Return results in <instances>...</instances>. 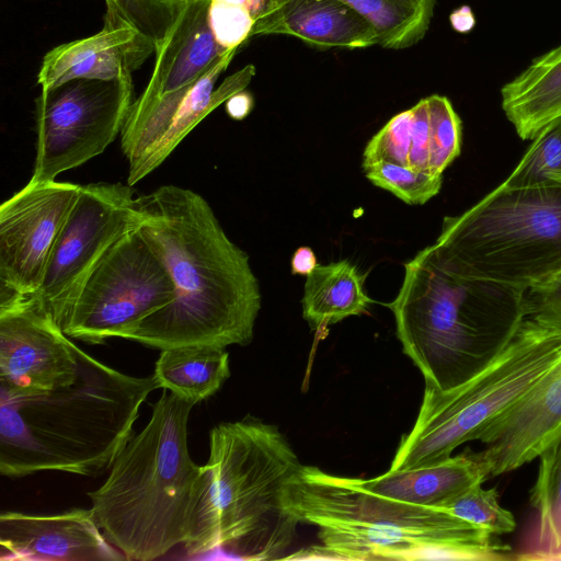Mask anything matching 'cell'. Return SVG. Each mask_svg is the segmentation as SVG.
I'll return each instance as SVG.
<instances>
[{
    "mask_svg": "<svg viewBox=\"0 0 561 561\" xmlns=\"http://www.w3.org/2000/svg\"><path fill=\"white\" fill-rule=\"evenodd\" d=\"M137 205L139 229L168 268L175 297L121 337L161 351L251 343L259 280L208 202L190 188L163 185L138 196Z\"/></svg>",
    "mask_w": 561,
    "mask_h": 561,
    "instance_id": "1",
    "label": "cell"
},
{
    "mask_svg": "<svg viewBox=\"0 0 561 561\" xmlns=\"http://www.w3.org/2000/svg\"><path fill=\"white\" fill-rule=\"evenodd\" d=\"M283 506L298 524L319 528L321 541L283 559L459 560L513 559L493 534L437 507L389 499L360 479L301 465L283 491Z\"/></svg>",
    "mask_w": 561,
    "mask_h": 561,
    "instance_id": "2",
    "label": "cell"
},
{
    "mask_svg": "<svg viewBox=\"0 0 561 561\" xmlns=\"http://www.w3.org/2000/svg\"><path fill=\"white\" fill-rule=\"evenodd\" d=\"M157 388L153 376L126 375L80 348L73 383L32 394L0 390V473L101 474L133 437L140 407Z\"/></svg>",
    "mask_w": 561,
    "mask_h": 561,
    "instance_id": "3",
    "label": "cell"
},
{
    "mask_svg": "<svg viewBox=\"0 0 561 561\" xmlns=\"http://www.w3.org/2000/svg\"><path fill=\"white\" fill-rule=\"evenodd\" d=\"M195 403L163 392L140 433L88 493L106 539L129 561H151L192 537L208 480L188 453L187 423Z\"/></svg>",
    "mask_w": 561,
    "mask_h": 561,
    "instance_id": "4",
    "label": "cell"
},
{
    "mask_svg": "<svg viewBox=\"0 0 561 561\" xmlns=\"http://www.w3.org/2000/svg\"><path fill=\"white\" fill-rule=\"evenodd\" d=\"M525 290L446 268L431 245L404 265L391 309L402 350L425 383L446 391L481 370L523 319Z\"/></svg>",
    "mask_w": 561,
    "mask_h": 561,
    "instance_id": "5",
    "label": "cell"
},
{
    "mask_svg": "<svg viewBox=\"0 0 561 561\" xmlns=\"http://www.w3.org/2000/svg\"><path fill=\"white\" fill-rule=\"evenodd\" d=\"M205 465L207 486L185 554L278 558L298 524L284 510L283 491L301 466L285 436L251 416L220 423L209 433Z\"/></svg>",
    "mask_w": 561,
    "mask_h": 561,
    "instance_id": "6",
    "label": "cell"
},
{
    "mask_svg": "<svg viewBox=\"0 0 561 561\" xmlns=\"http://www.w3.org/2000/svg\"><path fill=\"white\" fill-rule=\"evenodd\" d=\"M431 248L456 274L526 290L561 271V187L502 183L446 216Z\"/></svg>",
    "mask_w": 561,
    "mask_h": 561,
    "instance_id": "7",
    "label": "cell"
},
{
    "mask_svg": "<svg viewBox=\"0 0 561 561\" xmlns=\"http://www.w3.org/2000/svg\"><path fill=\"white\" fill-rule=\"evenodd\" d=\"M560 362L561 324L525 316L505 346L471 378L446 391L425 383L419 415L389 470L436 463L459 445L479 440Z\"/></svg>",
    "mask_w": 561,
    "mask_h": 561,
    "instance_id": "8",
    "label": "cell"
},
{
    "mask_svg": "<svg viewBox=\"0 0 561 561\" xmlns=\"http://www.w3.org/2000/svg\"><path fill=\"white\" fill-rule=\"evenodd\" d=\"M174 297L171 275L138 225L94 268L61 329L70 339L100 344L121 337Z\"/></svg>",
    "mask_w": 561,
    "mask_h": 561,
    "instance_id": "9",
    "label": "cell"
},
{
    "mask_svg": "<svg viewBox=\"0 0 561 561\" xmlns=\"http://www.w3.org/2000/svg\"><path fill=\"white\" fill-rule=\"evenodd\" d=\"M131 77L73 79L42 90L36 105V157L30 180L55 181L101 154L122 133L134 103Z\"/></svg>",
    "mask_w": 561,
    "mask_h": 561,
    "instance_id": "10",
    "label": "cell"
},
{
    "mask_svg": "<svg viewBox=\"0 0 561 561\" xmlns=\"http://www.w3.org/2000/svg\"><path fill=\"white\" fill-rule=\"evenodd\" d=\"M131 185H80L33 296L61 328L83 285L115 242L139 225Z\"/></svg>",
    "mask_w": 561,
    "mask_h": 561,
    "instance_id": "11",
    "label": "cell"
},
{
    "mask_svg": "<svg viewBox=\"0 0 561 561\" xmlns=\"http://www.w3.org/2000/svg\"><path fill=\"white\" fill-rule=\"evenodd\" d=\"M209 0H185L164 38L144 92L130 106L121 133L129 167L162 138L179 106L203 73L224 54L208 22Z\"/></svg>",
    "mask_w": 561,
    "mask_h": 561,
    "instance_id": "12",
    "label": "cell"
},
{
    "mask_svg": "<svg viewBox=\"0 0 561 561\" xmlns=\"http://www.w3.org/2000/svg\"><path fill=\"white\" fill-rule=\"evenodd\" d=\"M79 352L33 295L0 296V390L32 394L73 383Z\"/></svg>",
    "mask_w": 561,
    "mask_h": 561,
    "instance_id": "13",
    "label": "cell"
},
{
    "mask_svg": "<svg viewBox=\"0 0 561 561\" xmlns=\"http://www.w3.org/2000/svg\"><path fill=\"white\" fill-rule=\"evenodd\" d=\"M79 190L69 182L30 180L1 204L0 296L37 291Z\"/></svg>",
    "mask_w": 561,
    "mask_h": 561,
    "instance_id": "14",
    "label": "cell"
},
{
    "mask_svg": "<svg viewBox=\"0 0 561 561\" xmlns=\"http://www.w3.org/2000/svg\"><path fill=\"white\" fill-rule=\"evenodd\" d=\"M560 437L561 362L485 428L474 456L488 480L538 458Z\"/></svg>",
    "mask_w": 561,
    "mask_h": 561,
    "instance_id": "15",
    "label": "cell"
},
{
    "mask_svg": "<svg viewBox=\"0 0 561 561\" xmlns=\"http://www.w3.org/2000/svg\"><path fill=\"white\" fill-rule=\"evenodd\" d=\"M0 560L122 561L125 556L99 527L92 508L57 514L2 512Z\"/></svg>",
    "mask_w": 561,
    "mask_h": 561,
    "instance_id": "16",
    "label": "cell"
},
{
    "mask_svg": "<svg viewBox=\"0 0 561 561\" xmlns=\"http://www.w3.org/2000/svg\"><path fill=\"white\" fill-rule=\"evenodd\" d=\"M154 51L147 36L105 12L100 32L58 45L44 56L37 83L45 90L73 79L119 80L131 77Z\"/></svg>",
    "mask_w": 561,
    "mask_h": 561,
    "instance_id": "17",
    "label": "cell"
},
{
    "mask_svg": "<svg viewBox=\"0 0 561 561\" xmlns=\"http://www.w3.org/2000/svg\"><path fill=\"white\" fill-rule=\"evenodd\" d=\"M260 35L295 36L317 47L379 45L373 24L340 0H286L255 23L252 36Z\"/></svg>",
    "mask_w": 561,
    "mask_h": 561,
    "instance_id": "18",
    "label": "cell"
},
{
    "mask_svg": "<svg viewBox=\"0 0 561 561\" xmlns=\"http://www.w3.org/2000/svg\"><path fill=\"white\" fill-rule=\"evenodd\" d=\"M236 53L237 49H231L220 56L196 81L162 138L141 160L128 168L129 185L133 186L154 171L208 114L248 87L255 75L253 65H247L215 88L217 79L227 69Z\"/></svg>",
    "mask_w": 561,
    "mask_h": 561,
    "instance_id": "19",
    "label": "cell"
},
{
    "mask_svg": "<svg viewBox=\"0 0 561 561\" xmlns=\"http://www.w3.org/2000/svg\"><path fill=\"white\" fill-rule=\"evenodd\" d=\"M474 453L466 450L442 461L410 470H389L374 479H360L376 494L427 507H440L471 485L484 482Z\"/></svg>",
    "mask_w": 561,
    "mask_h": 561,
    "instance_id": "20",
    "label": "cell"
},
{
    "mask_svg": "<svg viewBox=\"0 0 561 561\" xmlns=\"http://www.w3.org/2000/svg\"><path fill=\"white\" fill-rule=\"evenodd\" d=\"M502 108L522 139L561 117V45L537 57L501 89Z\"/></svg>",
    "mask_w": 561,
    "mask_h": 561,
    "instance_id": "21",
    "label": "cell"
},
{
    "mask_svg": "<svg viewBox=\"0 0 561 561\" xmlns=\"http://www.w3.org/2000/svg\"><path fill=\"white\" fill-rule=\"evenodd\" d=\"M365 279L366 275L347 260L318 265L307 276L301 300L302 317L310 329L366 313L373 300L365 290Z\"/></svg>",
    "mask_w": 561,
    "mask_h": 561,
    "instance_id": "22",
    "label": "cell"
},
{
    "mask_svg": "<svg viewBox=\"0 0 561 561\" xmlns=\"http://www.w3.org/2000/svg\"><path fill=\"white\" fill-rule=\"evenodd\" d=\"M531 488L533 520L514 559L561 561V437L539 456Z\"/></svg>",
    "mask_w": 561,
    "mask_h": 561,
    "instance_id": "23",
    "label": "cell"
},
{
    "mask_svg": "<svg viewBox=\"0 0 561 561\" xmlns=\"http://www.w3.org/2000/svg\"><path fill=\"white\" fill-rule=\"evenodd\" d=\"M152 376L159 388L196 404L215 394L229 378V354L211 345L165 348Z\"/></svg>",
    "mask_w": 561,
    "mask_h": 561,
    "instance_id": "24",
    "label": "cell"
},
{
    "mask_svg": "<svg viewBox=\"0 0 561 561\" xmlns=\"http://www.w3.org/2000/svg\"><path fill=\"white\" fill-rule=\"evenodd\" d=\"M366 18L375 27L379 45L403 49L426 34L436 0H340Z\"/></svg>",
    "mask_w": 561,
    "mask_h": 561,
    "instance_id": "25",
    "label": "cell"
},
{
    "mask_svg": "<svg viewBox=\"0 0 561 561\" xmlns=\"http://www.w3.org/2000/svg\"><path fill=\"white\" fill-rule=\"evenodd\" d=\"M508 178V187H561V117L546 125Z\"/></svg>",
    "mask_w": 561,
    "mask_h": 561,
    "instance_id": "26",
    "label": "cell"
},
{
    "mask_svg": "<svg viewBox=\"0 0 561 561\" xmlns=\"http://www.w3.org/2000/svg\"><path fill=\"white\" fill-rule=\"evenodd\" d=\"M493 535L512 533L516 527L514 515L499 502L495 489H484L476 483L454 496L440 507Z\"/></svg>",
    "mask_w": 561,
    "mask_h": 561,
    "instance_id": "27",
    "label": "cell"
},
{
    "mask_svg": "<svg viewBox=\"0 0 561 561\" xmlns=\"http://www.w3.org/2000/svg\"><path fill=\"white\" fill-rule=\"evenodd\" d=\"M363 170L369 182L409 205H424L438 194L443 183V175L414 171L391 162H376Z\"/></svg>",
    "mask_w": 561,
    "mask_h": 561,
    "instance_id": "28",
    "label": "cell"
},
{
    "mask_svg": "<svg viewBox=\"0 0 561 561\" xmlns=\"http://www.w3.org/2000/svg\"><path fill=\"white\" fill-rule=\"evenodd\" d=\"M426 100L431 127L430 172L443 175L460 153L461 121L446 96L433 94Z\"/></svg>",
    "mask_w": 561,
    "mask_h": 561,
    "instance_id": "29",
    "label": "cell"
},
{
    "mask_svg": "<svg viewBox=\"0 0 561 561\" xmlns=\"http://www.w3.org/2000/svg\"><path fill=\"white\" fill-rule=\"evenodd\" d=\"M185 0H105L106 12L141 32L157 46L165 36Z\"/></svg>",
    "mask_w": 561,
    "mask_h": 561,
    "instance_id": "30",
    "label": "cell"
},
{
    "mask_svg": "<svg viewBox=\"0 0 561 561\" xmlns=\"http://www.w3.org/2000/svg\"><path fill=\"white\" fill-rule=\"evenodd\" d=\"M411 127V108L390 118L367 142L363 153V168L380 161L408 167Z\"/></svg>",
    "mask_w": 561,
    "mask_h": 561,
    "instance_id": "31",
    "label": "cell"
},
{
    "mask_svg": "<svg viewBox=\"0 0 561 561\" xmlns=\"http://www.w3.org/2000/svg\"><path fill=\"white\" fill-rule=\"evenodd\" d=\"M208 22L217 44L226 51L238 49L252 37L255 24L245 8L226 0H209Z\"/></svg>",
    "mask_w": 561,
    "mask_h": 561,
    "instance_id": "32",
    "label": "cell"
},
{
    "mask_svg": "<svg viewBox=\"0 0 561 561\" xmlns=\"http://www.w3.org/2000/svg\"><path fill=\"white\" fill-rule=\"evenodd\" d=\"M525 314L561 324V271L524 293Z\"/></svg>",
    "mask_w": 561,
    "mask_h": 561,
    "instance_id": "33",
    "label": "cell"
},
{
    "mask_svg": "<svg viewBox=\"0 0 561 561\" xmlns=\"http://www.w3.org/2000/svg\"><path fill=\"white\" fill-rule=\"evenodd\" d=\"M412 111L411 147L408 167L414 171L430 173L431 127L427 100H420Z\"/></svg>",
    "mask_w": 561,
    "mask_h": 561,
    "instance_id": "34",
    "label": "cell"
},
{
    "mask_svg": "<svg viewBox=\"0 0 561 561\" xmlns=\"http://www.w3.org/2000/svg\"><path fill=\"white\" fill-rule=\"evenodd\" d=\"M317 266V256L309 247H299L290 260V272L294 275L308 276Z\"/></svg>",
    "mask_w": 561,
    "mask_h": 561,
    "instance_id": "35",
    "label": "cell"
},
{
    "mask_svg": "<svg viewBox=\"0 0 561 561\" xmlns=\"http://www.w3.org/2000/svg\"><path fill=\"white\" fill-rule=\"evenodd\" d=\"M228 115L237 121L245 118L253 108V98L244 90L233 94L226 101Z\"/></svg>",
    "mask_w": 561,
    "mask_h": 561,
    "instance_id": "36",
    "label": "cell"
},
{
    "mask_svg": "<svg viewBox=\"0 0 561 561\" xmlns=\"http://www.w3.org/2000/svg\"><path fill=\"white\" fill-rule=\"evenodd\" d=\"M449 22L456 32L463 34L474 27L476 18L469 5H461L450 13Z\"/></svg>",
    "mask_w": 561,
    "mask_h": 561,
    "instance_id": "37",
    "label": "cell"
}]
</instances>
